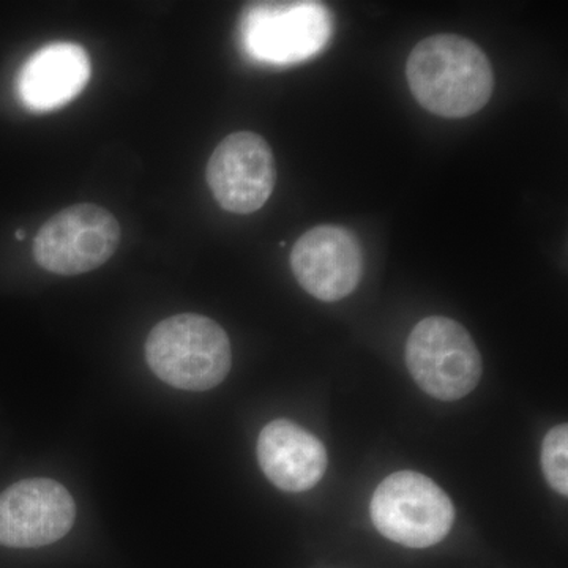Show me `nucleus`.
<instances>
[{
    "label": "nucleus",
    "mask_w": 568,
    "mask_h": 568,
    "mask_svg": "<svg viewBox=\"0 0 568 568\" xmlns=\"http://www.w3.org/2000/svg\"><path fill=\"white\" fill-rule=\"evenodd\" d=\"M92 77L91 59L81 44L59 41L33 52L21 67L17 92L29 111L51 112L73 102Z\"/></svg>",
    "instance_id": "10"
},
{
    "label": "nucleus",
    "mask_w": 568,
    "mask_h": 568,
    "mask_svg": "<svg viewBox=\"0 0 568 568\" xmlns=\"http://www.w3.org/2000/svg\"><path fill=\"white\" fill-rule=\"evenodd\" d=\"M144 351L155 376L181 390H211L226 379L233 366L230 336L222 325L194 313L156 324Z\"/></svg>",
    "instance_id": "2"
},
{
    "label": "nucleus",
    "mask_w": 568,
    "mask_h": 568,
    "mask_svg": "<svg viewBox=\"0 0 568 568\" xmlns=\"http://www.w3.org/2000/svg\"><path fill=\"white\" fill-rule=\"evenodd\" d=\"M332 33L334 18L320 2H254L242 11V47L253 61L268 65L315 58Z\"/></svg>",
    "instance_id": "3"
},
{
    "label": "nucleus",
    "mask_w": 568,
    "mask_h": 568,
    "mask_svg": "<svg viewBox=\"0 0 568 568\" xmlns=\"http://www.w3.org/2000/svg\"><path fill=\"white\" fill-rule=\"evenodd\" d=\"M17 239L18 241H22V239H24V233H22V231H18Z\"/></svg>",
    "instance_id": "13"
},
{
    "label": "nucleus",
    "mask_w": 568,
    "mask_h": 568,
    "mask_svg": "<svg viewBox=\"0 0 568 568\" xmlns=\"http://www.w3.org/2000/svg\"><path fill=\"white\" fill-rule=\"evenodd\" d=\"M121 226L106 209L77 204L55 213L33 241L37 264L51 274L73 276L102 267L118 252Z\"/></svg>",
    "instance_id": "6"
},
{
    "label": "nucleus",
    "mask_w": 568,
    "mask_h": 568,
    "mask_svg": "<svg viewBox=\"0 0 568 568\" xmlns=\"http://www.w3.org/2000/svg\"><path fill=\"white\" fill-rule=\"evenodd\" d=\"M406 77L418 104L446 119L476 114L495 91V71L487 54L455 33L422 40L407 59Z\"/></svg>",
    "instance_id": "1"
},
{
    "label": "nucleus",
    "mask_w": 568,
    "mask_h": 568,
    "mask_svg": "<svg viewBox=\"0 0 568 568\" xmlns=\"http://www.w3.org/2000/svg\"><path fill=\"white\" fill-rule=\"evenodd\" d=\"M567 455L568 426L562 424L549 429L541 446V469L549 487L560 496L568 495Z\"/></svg>",
    "instance_id": "12"
},
{
    "label": "nucleus",
    "mask_w": 568,
    "mask_h": 568,
    "mask_svg": "<svg viewBox=\"0 0 568 568\" xmlns=\"http://www.w3.org/2000/svg\"><path fill=\"white\" fill-rule=\"evenodd\" d=\"M406 365L418 387L443 402L469 395L484 373L473 336L444 316L426 317L414 327L406 343Z\"/></svg>",
    "instance_id": "4"
},
{
    "label": "nucleus",
    "mask_w": 568,
    "mask_h": 568,
    "mask_svg": "<svg viewBox=\"0 0 568 568\" xmlns=\"http://www.w3.org/2000/svg\"><path fill=\"white\" fill-rule=\"evenodd\" d=\"M372 519L388 540L403 547L428 548L450 532L455 507L432 478L402 470L388 476L376 488Z\"/></svg>",
    "instance_id": "5"
},
{
    "label": "nucleus",
    "mask_w": 568,
    "mask_h": 568,
    "mask_svg": "<svg viewBox=\"0 0 568 568\" xmlns=\"http://www.w3.org/2000/svg\"><path fill=\"white\" fill-rule=\"evenodd\" d=\"M205 178L224 211L248 215L260 211L274 193V152L257 133L230 134L213 151Z\"/></svg>",
    "instance_id": "7"
},
{
    "label": "nucleus",
    "mask_w": 568,
    "mask_h": 568,
    "mask_svg": "<svg viewBox=\"0 0 568 568\" xmlns=\"http://www.w3.org/2000/svg\"><path fill=\"white\" fill-rule=\"evenodd\" d=\"M298 284L317 301L336 302L354 293L364 272V254L354 233L335 224L306 231L291 252Z\"/></svg>",
    "instance_id": "9"
},
{
    "label": "nucleus",
    "mask_w": 568,
    "mask_h": 568,
    "mask_svg": "<svg viewBox=\"0 0 568 568\" xmlns=\"http://www.w3.org/2000/svg\"><path fill=\"white\" fill-rule=\"evenodd\" d=\"M77 518L69 489L51 478H28L0 493V545L39 548L61 540Z\"/></svg>",
    "instance_id": "8"
},
{
    "label": "nucleus",
    "mask_w": 568,
    "mask_h": 568,
    "mask_svg": "<svg viewBox=\"0 0 568 568\" xmlns=\"http://www.w3.org/2000/svg\"><path fill=\"white\" fill-rule=\"evenodd\" d=\"M257 462L276 488L302 493L320 484L327 467L324 444L286 418L265 425L257 439Z\"/></svg>",
    "instance_id": "11"
}]
</instances>
